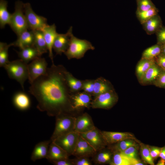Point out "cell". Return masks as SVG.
<instances>
[{
    "mask_svg": "<svg viewBox=\"0 0 165 165\" xmlns=\"http://www.w3.org/2000/svg\"><path fill=\"white\" fill-rule=\"evenodd\" d=\"M137 11H147L156 7L151 0H136Z\"/></svg>",
    "mask_w": 165,
    "mask_h": 165,
    "instance_id": "d590c367",
    "label": "cell"
},
{
    "mask_svg": "<svg viewBox=\"0 0 165 165\" xmlns=\"http://www.w3.org/2000/svg\"><path fill=\"white\" fill-rule=\"evenodd\" d=\"M67 152L61 147L51 141L49 146L46 159L50 161L68 158Z\"/></svg>",
    "mask_w": 165,
    "mask_h": 165,
    "instance_id": "ac0fdd59",
    "label": "cell"
},
{
    "mask_svg": "<svg viewBox=\"0 0 165 165\" xmlns=\"http://www.w3.org/2000/svg\"><path fill=\"white\" fill-rule=\"evenodd\" d=\"M157 165H165V160L163 159H160L158 162Z\"/></svg>",
    "mask_w": 165,
    "mask_h": 165,
    "instance_id": "7dc6e473",
    "label": "cell"
},
{
    "mask_svg": "<svg viewBox=\"0 0 165 165\" xmlns=\"http://www.w3.org/2000/svg\"><path fill=\"white\" fill-rule=\"evenodd\" d=\"M42 31L47 46L49 56L52 61V64H53L54 63L53 53V45L55 39L58 34L56 31V26L54 24L51 25L48 24Z\"/></svg>",
    "mask_w": 165,
    "mask_h": 165,
    "instance_id": "2e32d148",
    "label": "cell"
},
{
    "mask_svg": "<svg viewBox=\"0 0 165 165\" xmlns=\"http://www.w3.org/2000/svg\"><path fill=\"white\" fill-rule=\"evenodd\" d=\"M74 165H91L92 163L88 157H76L72 160Z\"/></svg>",
    "mask_w": 165,
    "mask_h": 165,
    "instance_id": "ab89813d",
    "label": "cell"
},
{
    "mask_svg": "<svg viewBox=\"0 0 165 165\" xmlns=\"http://www.w3.org/2000/svg\"><path fill=\"white\" fill-rule=\"evenodd\" d=\"M24 4L20 1L16 2L15 11L12 14L9 24L17 36L23 31L28 29L24 12Z\"/></svg>",
    "mask_w": 165,
    "mask_h": 165,
    "instance_id": "277c9868",
    "label": "cell"
},
{
    "mask_svg": "<svg viewBox=\"0 0 165 165\" xmlns=\"http://www.w3.org/2000/svg\"><path fill=\"white\" fill-rule=\"evenodd\" d=\"M122 152L131 158H137V157L138 151L136 146H131Z\"/></svg>",
    "mask_w": 165,
    "mask_h": 165,
    "instance_id": "60d3db41",
    "label": "cell"
},
{
    "mask_svg": "<svg viewBox=\"0 0 165 165\" xmlns=\"http://www.w3.org/2000/svg\"><path fill=\"white\" fill-rule=\"evenodd\" d=\"M155 63V59L141 58L138 63L136 68V74L138 81L141 79L150 67Z\"/></svg>",
    "mask_w": 165,
    "mask_h": 165,
    "instance_id": "d4e9b609",
    "label": "cell"
},
{
    "mask_svg": "<svg viewBox=\"0 0 165 165\" xmlns=\"http://www.w3.org/2000/svg\"><path fill=\"white\" fill-rule=\"evenodd\" d=\"M149 148L150 154L152 159L153 160L157 159L159 157L162 148L156 146H150Z\"/></svg>",
    "mask_w": 165,
    "mask_h": 165,
    "instance_id": "b9f144b4",
    "label": "cell"
},
{
    "mask_svg": "<svg viewBox=\"0 0 165 165\" xmlns=\"http://www.w3.org/2000/svg\"><path fill=\"white\" fill-rule=\"evenodd\" d=\"M104 139L107 144L116 143L121 141L135 137L131 133L127 132L101 131Z\"/></svg>",
    "mask_w": 165,
    "mask_h": 165,
    "instance_id": "9a60e30c",
    "label": "cell"
},
{
    "mask_svg": "<svg viewBox=\"0 0 165 165\" xmlns=\"http://www.w3.org/2000/svg\"><path fill=\"white\" fill-rule=\"evenodd\" d=\"M50 162L55 165H74L72 160L68 158Z\"/></svg>",
    "mask_w": 165,
    "mask_h": 165,
    "instance_id": "ee69618b",
    "label": "cell"
},
{
    "mask_svg": "<svg viewBox=\"0 0 165 165\" xmlns=\"http://www.w3.org/2000/svg\"><path fill=\"white\" fill-rule=\"evenodd\" d=\"M131 159L122 152H115L110 164L112 165H132Z\"/></svg>",
    "mask_w": 165,
    "mask_h": 165,
    "instance_id": "f1b7e54d",
    "label": "cell"
},
{
    "mask_svg": "<svg viewBox=\"0 0 165 165\" xmlns=\"http://www.w3.org/2000/svg\"><path fill=\"white\" fill-rule=\"evenodd\" d=\"M13 46L12 43L0 42V66L4 67L9 62L8 50L9 47Z\"/></svg>",
    "mask_w": 165,
    "mask_h": 165,
    "instance_id": "1f68e13d",
    "label": "cell"
},
{
    "mask_svg": "<svg viewBox=\"0 0 165 165\" xmlns=\"http://www.w3.org/2000/svg\"><path fill=\"white\" fill-rule=\"evenodd\" d=\"M157 44L162 45L165 43V27L163 26L156 33Z\"/></svg>",
    "mask_w": 165,
    "mask_h": 165,
    "instance_id": "f35d334b",
    "label": "cell"
},
{
    "mask_svg": "<svg viewBox=\"0 0 165 165\" xmlns=\"http://www.w3.org/2000/svg\"><path fill=\"white\" fill-rule=\"evenodd\" d=\"M97 152L104 149L106 144L101 131L96 127L86 132L79 134Z\"/></svg>",
    "mask_w": 165,
    "mask_h": 165,
    "instance_id": "30bf717a",
    "label": "cell"
},
{
    "mask_svg": "<svg viewBox=\"0 0 165 165\" xmlns=\"http://www.w3.org/2000/svg\"><path fill=\"white\" fill-rule=\"evenodd\" d=\"M140 152L141 157L145 163L151 165L154 164V160L151 155L149 148L148 145L141 144Z\"/></svg>",
    "mask_w": 165,
    "mask_h": 165,
    "instance_id": "e575fe53",
    "label": "cell"
},
{
    "mask_svg": "<svg viewBox=\"0 0 165 165\" xmlns=\"http://www.w3.org/2000/svg\"><path fill=\"white\" fill-rule=\"evenodd\" d=\"M68 71L62 65L52 64L46 73L31 84L29 92L37 100V108L50 116L72 115L75 112L71 101L72 94L66 74Z\"/></svg>",
    "mask_w": 165,
    "mask_h": 165,
    "instance_id": "6da1fadb",
    "label": "cell"
},
{
    "mask_svg": "<svg viewBox=\"0 0 165 165\" xmlns=\"http://www.w3.org/2000/svg\"><path fill=\"white\" fill-rule=\"evenodd\" d=\"M159 157L162 159L165 160V145L162 148Z\"/></svg>",
    "mask_w": 165,
    "mask_h": 165,
    "instance_id": "bcb514c9",
    "label": "cell"
},
{
    "mask_svg": "<svg viewBox=\"0 0 165 165\" xmlns=\"http://www.w3.org/2000/svg\"><path fill=\"white\" fill-rule=\"evenodd\" d=\"M94 156V162L99 164L110 163L112 158V154L110 151L104 150L103 149L97 152Z\"/></svg>",
    "mask_w": 165,
    "mask_h": 165,
    "instance_id": "4dcf8cb0",
    "label": "cell"
},
{
    "mask_svg": "<svg viewBox=\"0 0 165 165\" xmlns=\"http://www.w3.org/2000/svg\"><path fill=\"white\" fill-rule=\"evenodd\" d=\"M94 49L95 47L90 42L79 39L72 34L68 47L64 53L69 60L80 59L84 57L88 50Z\"/></svg>",
    "mask_w": 165,
    "mask_h": 165,
    "instance_id": "3957f363",
    "label": "cell"
},
{
    "mask_svg": "<svg viewBox=\"0 0 165 165\" xmlns=\"http://www.w3.org/2000/svg\"><path fill=\"white\" fill-rule=\"evenodd\" d=\"M79 134L75 131L61 135L52 141L61 147L69 156L72 155Z\"/></svg>",
    "mask_w": 165,
    "mask_h": 165,
    "instance_id": "ba28073f",
    "label": "cell"
},
{
    "mask_svg": "<svg viewBox=\"0 0 165 165\" xmlns=\"http://www.w3.org/2000/svg\"><path fill=\"white\" fill-rule=\"evenodd\" d=\"M56 117L55 129L50 138L52 141L61 135L74 131L76 117L69 114H62Z\"/></svg>",
    "mask_w": 165,
    "mask_h": 165,
    "instance_id": "5b68a950",
    "label": "cell"
},
{
    "mask_svg": "<svg viewBox=\"0 0 165 165\" xmlns=\"http://www.w3.org/2000/svg\"><path fill=\"white\" fill-rule=\"evenodd\" d=\"M92 96L83 91L72 93L71 101L74 109L76 111L83 108H90L92 100Z\"/></svg>",
    "mask_w": 165,
    "mask_h": 165,
    "instance_id": "7c38bea8",
    "label": "cell"
},
{
    "mask_svg": "<svg viewBox=\"0 0 165 165\" xmlns=\"http://www.w3.org/2000/svg\"><path fill=\"white\" fill-rule=\"evenodd\" d=\"M24 9L29 30H42L48 25L46 18L37 14L32 10L30 3L24 4Z\"/></svg>",
    "mask_w": 165,
    "mask_h": 165,
    "instance_id": "8992f818",
    "label": "cell"
},
{
    "mask_svg": "<svg viewBox=\"0 0 165 165\" xmlns=\"http://www.w3.org/2000/svg\"><path fill=\"white\" fill-rule=\"evenodd\" d=\"M95 126L90 116L86 113L76 117L74 131L79 134L93 130Z\"/></svg>",
    "mask_w": 165,
    "mask_h": 165,
    "instance_id": "5bb4252c",
    "label": "cell"
},
{
    "mask_svg": "<svg viewBox=\"0 0 165 165\" xmlns=\"http://www.w3.org/2000/svg\"><path fill=\"white\" fill-rule=\"evenodd\" d=\"M96 152L95 149L79 134L72 155L76 157H89L94 156Z\"/></svg>",
    "mask_w": 165,
    "mask_h": 165,
    "instance_id": "4fadbf2b",
    "label": "cell"
},
{
    "mask_svg": "<svg viewBox=\"0 0 165 165\" xmlns=\"http://www.w3.org/2000/svg\"><path fill=\"white\" fill-rule=\"evenodd\" d=\"M161 45L162 48L161 53L165 55V43Z\"/></svg>",
    "mask_w": 165,
    "mask_h": 165,
    "instance_id": "c3c4849f",
    "label": "cell"
},
{
    "mask_svg": "<svg viewBox=\"0 0 165 165\" xmlns=\"http://www.w3.org/2000/svg\"><path fill=\"white\" fill-rule=\"evenodd\" d=\"M8 2L5 0H0V27L4 28L6 25L9 24L12 14L7 10Z\"/></svg>",
    "mask_w": 165,
    "mask_h": 165,
    "instance_id": "83f0119b",
    "label": "cell"
},
{
    "mask_svg": "<svg viewBox=\"0 0 165 165\" xmlns=\"http://www.w3.org/2000/svg\"><path fill=\"white\" fill-rule=\"evenodd\" d=\"M17 37V40L12 43L13 46L18 47L21 50L27 47L34 46V31L27 30L22 32Z\"/></svg>",
    "mask_w": 165,
    "mask_h": 165,
    "instance_id": "e0dca14e",
    "label": "cell"
},
{
    "mask_svg": "<svg viewBox=\"0 0 165 165\" xmlns=\"http://www.w3.org/2000/svg\"><path fill=\"white\" fill-rule=\"evenodd\" d=\"M118 95L115 89L99 94L92 100L91 107L94 109H108L117 102Z\"/></svg>",
    "mask_w": 165,
    "mask_h": 165,
    "instance_id": "52a82bcc",
    "label": "cell"
},
{
    "mask_svg": "<svg viewBox=\"0 0 165 165\" xmlns=\"http://www.w3.org/2000/svg\"><path fill=\"white\" fill-rule=\"evenodd\" d=\"M162 69L156 63L153 64L146 71L139 82L142 85L152 84L156 79Z\"/></svg>",
    "mask_w": 165,
    "mask_h": 165,
    "instance_id": "ffe728a7",
    "label": "cell"
},
{
    "mask_svg": "<svg viewBox=\"0 0 165 165\" xmlns=\"http://www.w3.org/2000/svg\"><path fill=\"white\" fill-rule=\"evenodd\" d=\"M34 46L42 55L48 51L42 30L34 31Z\"/></svg>",
    "mask_w": 165,
    "mask_h": 165,
    "instance_id": "484cf974",
    "label": "cell"
},
{
    "mask_svg": "<svg viewBox=\"0 0 165 165\" xmlns=\"http://www.w3.org/2000/svg\"><path fill=\"white\" fill-rule=\"evenodd\" d=\"M4 68L9 77L16 80L24 90V82L28 78V64L20 59L9 61Z\"/></svg>",
    "mask_w": 165,
    "mask_h": 165,
    "instance_id": "7a4b0ae2",
    "label": "cell"
},
{
    "mask_svg": "<svg viewBox=\"0 0 165 165\" xmlns=\"http://www.w3.org/2000/svg\"><path fill=\"white\" fill-rule=\"evenodd\" d=\"M132 165H143L144 164L137 158H132Z\"/></svg>",
    "mask_w": 165,
    "mask_h": 165,
    "instance_id": "f6af8a7d",
    "label": "cell"
},
{
    "mask_svg": "<svg viewBox=\"0 0 165 165\" xmlns=\"http://www.w3.org/2000/svg\"><path fill=\"white\" fill-rule=\"evenodd\" d=\"M153 85L157 87L165 88V70L162 69Z\"/></svg>",
    "mask_w": 165,
    "mask_h": 165,
    "instance_id": "74e56055",
    "label": "cell"
},
{
    "mask_svg": "<svg viewBox=\"0 0 165 165\" xmlns=\"http://www.w3.org/2000/svg\"><path fill=\"white\" fill-rule=\"evenodd\" d=\"M161 45L157 43L144 50L142 53L141 58L155 59L161 53Z\"/></svg>",
    "mask_w": 165,
    "mask_h": 165,
    "instance_id": "f546056e",
    "label": "cell"
},
{
    "mask_svg": "<svg viewBox=\"0 0 165 165\" xmlns=\"http://www.w3.org/2000/svg\"><path fill=\"white\" fill-rule=\"evenodd\" d=\"M142 25L146 33L149 35L156 33L162 26L161 19L158 14L151 17Z\"/></svg>",
    "mask_w": 165,
    "mask_h": 165,
    "instance_id": "7402d4cb",
    "label": "cell"
},
{
    "mask_svg": "<svg viewBox=\"0 0 165 165\" xmlns=\"http://www.w3.org/2000/svg\"><path fill=\"white\" fill-rule=\"evenodd\" d=\"M67 82L72 93L80 91L82 90V80L79 79L67 71L66 74Z\"/></svg>",
    "mask_w": 165,
    "mask_h": 165,
    "instance_id": "4316f807",
    "label": "cell"
},
{
    "mask_svg": "<svg viewBox=\"0 0 165 165\" xmlns=\"http://www.w3.org/2000/svg\"><path fill=\"white\" fill-rule=\"evenodd\" d=\"M94 79L82 80V90L93 95L94 89Z\"/></svg>",
    "mask_w": 165,
    "mask_h": 165,
    "instance_id": "8d00e7d4",
    "label": "cell"
},
{
    "mask_svg": "<svg viewBox=\"0 0 165 165\" xmlns=\"http://www.w3.org/2000/svg\"><path fill=\"white\" fill-rule=\"evenodd\" d=\"M156 63L162 69L165 70V55L161 53L155 58Z\"/></svg>",
    "mask_w": 165,
    "mask_h": 165,
    "instance_id": "7bdbcfd3",
    "label": "cell"
},
{
    "mask_svg": "<svg viewBox=\"0 0 165 165\" xmlns=\"http://www.w3.org/2000/svg\"><path fill=\"white\" fill-rule=\"evenodd\" d=\"M17 53L20 59L27 64L41 56L34 46L21 49Z\"/></svg>",
    "mask_w": 165,
    "mask_h": 165,
    "instance_id": "603a6c76",
    "label": "cell"
},
{
    "mask_svg": "<svg viewBox=\"0 0 165 165\" xmlns=\"http://www.w3.org/2000/svg\"><path fill=\"white\" fill-rule=\"evenodd\" d=\"M134 139H129L118 142L113 146L112 150L114 152H123L131 146H137Z\"/></svg>",
    "mask_w": 165,
    "mask_h": 165,
    "instance_id": "836d02e7",
    "label": "cell"
},
{
    "mask_svg": "<svg viewBox=\"0 0 165 165\" xmlns=\"http://www.w3.org/2000/svg\"><path fill=\"white\" fill-rule=\"evenodd\" d=\"M72 31V27L71 26L65 34H58L53 47L56 54L61 55L67 50L69 45Z\"/></svg>",
    "mask_w": 165,
    "mask_h": 165,
    "instance_id": "8fae6325",
    "label": "cell"
},
{
    "mask_svg": "<svg viewBox=\"0 0 165 165\" xmlns=\"http://www.w3.org/2000/svg\"><path fill=\"white\" fill-rule=\"evenodd\" d=\"M13 105L18 109L26 110L31 106V101L28 96L25 93L18 92L13 96Z\"/></svg>",
    "mask_w": 165,
    "mask_h": 165,
    "instance_id": "44dd1931",
    "label": "cell"
},
{
    "mask_svg": "<svg viewBox=\"0 0 165 165\" xmlns=\"http://www.w3.org/2000/svg\"><path fill=\"white\" fill-rule=\"evenodd\" d=\"M158 10L156 7L148 10L139 12L136 11V16L142 24L154 15L158 14Z\"/></svg>",
    "mask_w": 165,
    "mask_h": 165,
    "instance_id": "d6a6232c",
    "label": "cell"
},
{
    "mask_svg": "<svg viewBox=\"0 0 165 165\" xmlns=\"http://www.w3.org/2000/svg\"><path fill=\"white\" fill-rule=\"evenodd\" d=\"M47 65L46 59L41 57L34 59L28 64V79L30 84L38 78L46 73L48 68Z\"/></svg>",
    "mask_w": 165,
    "mask_h": 165,
    "instance_id": "9c48e42d",
    "label": "cell"
},
{
    "mask_svg": "<svg viewBox=\"0 0 165 165\" xmlns=\"http://www.w3.org/2000/svg\"><path fill=\"white\" fill-rule=\"evenodd\" d=\"M114 89L109 81L103 77H98L94 79V89L92 96L94 97L101 93Z\"/></svg>",
    "mask_w": 165,
    "mask_h": 165,
    "instance_id": "cb8c5ba5",
    "label": "cell"
},
{
    "mask_svg": "<svg viewBox=\"0 0 165 165\" xmlns=\"http://www.w3.org/2000/svg\"><path fill=\"white\" fill-rule=\"evenodd\" d=\"M52 141H45L40 142L35 146L31 156V160L35 161L38 160L46 158L50 145Z\"/></svg>",
    "mask_w": 165,
    "mask_h": 165,
    "instance_id": "d6986e66",
    "label": "cell"
}]
</instances>
